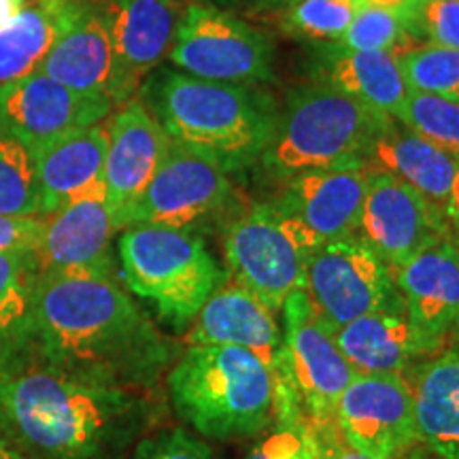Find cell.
I'll list each match as a JSON object with an SVG mask.
<instances>
[{
	"instance_id": "cell-1",
	"label": "cell",
	"mask_w": 459,
	"mask_h": 459,
	"mask_svg": "<svg viewBox=\"0 0 459 459\" xmlns=\"http://www.w3.org/2000/svg\"><path fill=\"white\" fill-rule=\"evenodd\" d=\"M39 361L85 381L152 387L172 347L113 273H43L32 294Z\"/></svg>"
},
{
	"instance_id": "cell-30",
	"label": "cell",
	"mask_w": 459,
	"mask_h": 459,
	"mask_svg": "<svg viewBox=\"0 0 459 459\" xmlns=\"http://www.w3.org/2000/svg\"><path fill=\"white\" fill-rule=\"evenodd\" d=\"M358 9L353 0H287L268 20L287 37L325 45L341 41Z\"/></svg>"
},
{
	"instance_id": "cell-6",
	"label": "cell",
	"mask_w": 459,
	"mask_h": 459,
	"mask_svg": "<svg viewBox=\"0 0 459 459\" xmlns=\"http://www.w3.org/2000/svg\"><path fill=\"white\" fill-rule=\"evenodd\" d=\"M122 281L156 307L170 328L187 330L226 274L194 230L126 228L117 240Z\"/></svg>"
},
{
	"instance_id": "cell-31",
	"label": "cell",
	"mask_w": 459,
	"mask_h": 459,
	"mask_svg": "<svg viewBox=\"0 0 459 459\" xmlns=\"http://www.w3.org/2000/svg\"><path fill=\"white\" fill-rule=\"evenodd\" d=\"M395 122L459 160V102L409 90Z\"/></svg>"
},
{
	"instance_id": "cell-25",
	"label": "cell",
	"mask_w": 459,
	"mask_h": 459,
	"mask_svg": "<svg viewBox=\"0 0 459 459\" xmlns=\"http://www.w3.org/2000/svg\"><path fill=\"white\" fill-rule=\"evenodd\" d=\"M336 342L358 375H404L417 359L434 355L404 307L349 321L336 328Z\"/></svg>"
},
{
	"instance_id": "cell-5",
	"label": "cell",
	"mask_w": 459,
	"mask_h": 459,
	"mask_svg": "<svg viewBox=\"0 0 459 459\" xmlns=\"http://www.w3.org/2000/svg\"><path fill=\"white\" fill-rule=\"evenodd\" d=\"M392 119L328 85H304L279 108L262 166L283 181L308 170L368 166L372 141Z\"/></svg>"
},
{
	"instance_id": "cell-11",
	"label": "cell",
	"mask_w": 459,
	"mask_h": 459,
	"mask_svg": "<svg viewBox=\"0 0 459 459\" xmlns=\"http://www.w3.org/2000/svg\"><path fill=\"white\" fill-rule=\"evenodd\" d=\"M232 198V183L220 164L170 139L166 156L145 192L117 215L115 226L194 230L220 215Z\"/></svg>"
},
{
	"instance_id": "cell-2",
	"label": "cell",
	"mask_w": 459,
	"mask_h": 459,
	"mask_svg": "<svg viewBox=\"0 0 459 459\" xmlns=\"http://www.w3.org/2000/svg\"><path fill=\"white\" fill-rule=\"evenodd\" d=\"M147 412L130 389L39 359L0 378V436L26 459H107L141 432Z\"/></svg>"
},
{
	"instance_id": "cell-8",
	"label": "cell",
	"mask_w": 459,
	"mask_h": 459,
	"mask_svg": "<svg viewBox=\"0 0 459 459\" xmlns=\"http://www.w3.org/2000/svg\"><path fill=\"white\" fill-rule=\"evenodd\" d=\"M285 387L296 415V429L304 421L334 423L336 402L358 377L336 342V328L317 313L307 291L296 290L283 307ZM336 426V423H334Z\"/></svg>"
},
{
	"instance_id": "cell-45",
	"label": "cell",
	"mask_w": 459,
	"mask_h": 459,
	"mask_svg": "<svg viewBox=\"0 0 459 459\" xmlns=\"http://www.w3.org/2000/svg\"><path fill=\"white\" fill-rule=\"evenodd\" d=\"M353 3H355V4H358V7H359V0H353Z\"/></svg>"
},
{
	"instance_id": "cell-43",
	"label": "cell",
	"mask_w": 459,
	"mask_h": 459,
	"mask_svg": "<svg viewBox=\"0 0 459 459\" xmlns=\"http://www.w3.org/2000/svg\"><path fill=\"white\" fill-rule=\"evenodd\" d=\"M334 459H370V457H366V455H361V453H358V451H353V449H342L341 453H338V455L334 457Z\"/></svg>"
},
{
	"instance_id": "cell-21",
	"label": "cell",
	"mask_w": 459,
	"mask_h": 459,
	"mask_svg": "<svg viewBox=\"0 0 459 459\" xmlns=\"http://www.w3.org/2000/svg\"><path fill=\"white\" fill-rule=\"evenodd\" d=\"M107 126L77 128L28 147L37 166L43 217L105 189Z\"/></svg>"
},
{
	"instance_id": "cell-44",
	"label": "cell",
	"mask_w": 459,
	"mask_h": 459,
	"mask_svg": "<svg viewBox=\"0 0 459 459\" xmlns=\"http://www.w3.org/2000/svg\"><path fill=\"white\" fill-rule=\"evenodd\" d=\"M451 338H459V324H457V328H455V332H453Z\"/></svg>"
},
{
	"instance_id": "cell-32",
	"label": "cell",
	"mask_w": 459,
	"mask_h": 459,
	"mask_svg": "<svg viewBox=\"0 0 459 459\" xmlns=\"http://www.w3.org/2000/svg\"><path fill=\"white\" fill-rule=\"evenodd\" d=\"M398 62L409 90L459 102V49L417 45Z\"/></svg>"
},
{
	"instance_id": "cell-38",
	"label": "cell",
	"mask_w": 459,
	"mask_h": 459,
	"mask_svg": "<svg viewBox=\"0 0 459 459\" xmlns=\"http://www.w3.org/2000/svg\"><path fill=\"white\" fill-rule=\"evenodd\" d=\"M209 3L228 11V13L255 17V20H268V17L283 7L287 0H209Z\"/></svg>"
},
{
	"instance_id": "cell-36",
	"label": "cell",
	"mask_w": 459,
	"mask_h": 459,
	"mask_svg": "<svg viewBox=\"0 0 459 459\" xmlns=\"http://www.w3.org/2000/svg\"><path fill=\"white\" fill-rule=\"evenodd\" d=\"M247 459H319L313 445L294 428H281L257 445Z\"/></svg>"
},
{
	"instance_id": "cell-17",
	"label": "cell",
	"mask_w": 459,
	"mask_h": 459,
	"mask_svg": "<svg viewBox=\"0 0 459 459\" xmlns=\"http://www.w3.org/2000/svg\"><path fill=\"white\" fill-rule=\"evenodd\" d=\"M392 273L411 324L438 353L459 324V247L445 237Z\"/></svg>"
},
{
	"instance_id": "cell-12",
	"label": "cell",
	"mask_w": 459,
	"mask_h": 459,
	"mask_svg": "<svg viewBox=\"0 0 459 459\" xmlns=\"http://www.w3.org/2000/svg\"><path fill=\"white\" fill-rule=\"evenodd\" d=\"M334 423L349 449L370 459H400L419 440L409 378L358 375L336 402Z\"/></svg>"
},
{
	"instance_id": "cell-10",
	"label": "cell",
	"mask_w": 459,
	"mask_h": 459,
	"mask_svg": "<svg viewBox=\"0 0 459 459\" xmlns=\"http://www.w3.org/2000/svg\"><path fill=\"white\" fill-rule=\"evenodd\" d=\"M302 290L334 328L368 313L402 307L394 273L358 237L319 245L307 262Z\"/></svg>"
},
{
	"instance_id": "cell-22",
	"label": "cell",
	"mask_w": 459,
	"mask_h": 459,
	"mask_svg": "<svg viewBox=\"0 0 459 459\" xmlns=\"http://www.w3.org/2000/svg\"><path fill=\"white\" fill-rule=\"evenodd\" d=\"M311 71L317 83L342 91L394 119L409 96L398 56L385 51L347 49L338 43L315 45Z\"/></svg>"
},
{
	"instance_id": "cell-16",
	"label": "cell",
	"mask_w": 459,
	"mask_h": 459,
	"mask_svg": "<svg viewBox=\"0 0 459 459\" xmlns=\"http://www.w3.org/2000/svg\"><path fill=\"white\" fill-rule=\"evenodd\" d=\"M189 344H228L254 353L285 387V342L274 311L230 277L204 302L192 321Z\"/></svg>"
},
{
	"instance_id": "cell-4",
	"label": "cell",
	"mask_w": 459,
	"mask_h": 459,
	"mask_svg": "<svg viewBox=\"0 0 459 459\" xmlns=\"http://www.w3.org/2000/svg\"><path fill=\"white\" fill-rule=\"evenodd\" d=\"M175 411L209 438H249L281 417L277 378L254 353L189 344L169 375Z\"/></svg>"
},
{
	"instance_id": "cell-41",
	"label": "cell",
	"mask_w": 459,
	"mask_h": 459,
	"mask_svg": "<svg viewBox=\"0 0 459 459\" xmlns=\"http://www.w3.org/2000/svg\"><path fill=\"white\" fill-rule=\"evenodd\" d=\"M0 459H26V457L22 455V453L17 451L7 438H3V436H0Z\"/></svg>"
},
{
	"instance_id": "cell-15",
	"label": "cell",
	"mask_w": 459,
	"mask_h": 459,
	"mask_svg": "<svg viewBox=\"0 0 459 459\" xmlns=\"http://www.w3.org/2000/svg\"><path fill=\"white\" fill-rule=\"evenodd\" d=\"M113 108L107 96L77 94L39 71L0 88V126L28 147L100 124Z\"/></svg>"
},
{
	"instance_id": "cell-3",
	"label": "cell",
	"mask_w": 459,
	"mask_h": 459,
	"mask_svg": "<svg viewBox=\"0 0 459 459\" xmlns=\"http://www.w3.org/2000/svg\"><path fill=\"white\" fill-rule=\"evenodd\" d=\"M166 134L226 172L255 164L268 147L279 107L255 85L220 83L162 68L143 88Z\"/></svg>"
},
{
	"instance_id": "cell-24",
	"label": "cell",
	"mask_w": 459,
	"mask_h": 459,
	"mask_svg": "<svg viewBox=\"0 0 459 459\" xmlns=\"http://www.w3.org/2000/svg\"><path fill=\"white\" fill-rule=\"evenodd\" d=\"M113 51L100 0H85L71 26L45 56L39 73L85 96H107Z\"/></svg>"
},
{
	"instance_id": "cell-35",
	"label": "cell",
	"mask_w": 459,
	"mask_h": 459,
	"mask_svg": "<svg viewBox=\"0 0 459 459\" xmlns=\"http://www.w3.org/2000/svg\"><path fill=\"white\" fill-rule=\"evenodd\" d=\"M132 459H217L209 445L186 429H166L143 438Z\"/></svg>"
},
{
	"instance_id": "cell-7",
	"label": "cell",
	"mask_w": 459,
	"mask_h": 459,
	"mask_svg": "<svg viewBox=\"0 0 459 459\" xmlns=\"http://www.w3.org/2000/svg\"><path fill=\"white\" fill-rule=\"evenodd\" d=\"M319 245L277 204H254L223 232L228 277L279 311L287 296L304 287L307 262Z\"/></svg>"
},
{
	"instance_id": "cell-33",
	"label": "cell",
	"mask_w": 459,
	"mask_h": 459,
	"mask_svg": "<svg viewBox=\"0 0 459 459\" xmlns=\"http://www.w3.org/2000/svg\"><path fill=\"white\" fill-rule=\"evenodd\" d=\"M338 45L347 49L385 51V54L402 56L404 51L417 48L419 43L406 32L398 11L364 4L355 11L353 22Z\"/></svg>"
},
{
	"instance_id": "cell-13",
	"label": "cell",
	"mask_w": 459,
	"mask_h": 459,
	"mask_svg": "<svg viewBox=\"0 0 459 459\" xmlns=\"http://www.w3.org/2000/svg\"><path fill=\"white\" fill-rule=\"evenodd\" d=\"M445 237H449L446 217L432 203L392 172L368 166L358 238L387 264L389 271Z\"/></svg>"
},
{
	"instance_id": "cell-14",
	"label": "cell",
	"mask_w": 459,
	"mask_h": 459,
	"mask_svg": "<svg viewBox=\"0 0 459 459\" xmlns=\"http://www.w3.org/2000/svg\"><path fill=\"white\" fill-rule=\"evenodd\" d=\"M111 37L108 100L122 107L170 54L183 15L179 0H100Z\"/></svg>"
},
{
	"instance_id": "cell-9",
	"label": "cell",
	"mask_w": 459,
	"mask_h": 459,
	"mask_svg": "<svg viewBox=\"0 0 459 459\" xmlns=\"http://www.w3.org/2000/svg\"><path fill=\"white\" fill-rule=\"evenodd\" d=\"M273 57L274 45L266 34L209 0L186 4L169 54L181 73L238 85L273 82Z\"/></svg>"
},
{
	"instance_id": "cell-28",
	"label": "cell",
	"mask_w": 459,
	"mask_h": 459,
	"mask_svg": "<svg viewBox=\"0 0 459 459\" xmlns=\"http://www.w3.org/2000/svg\"><path fill=\"white\" fill-rule=\"evenodd\" d=\"M83 3L85 0H30L13 22L0 28V88L39 71Z\"/></svg>"
},
{
	"instance_id": "cell-42",
	"label": "cell",
	"mask_w": 459,
	"mask_h": 459,
	"mask_svg": "<svg viewBox=\"0 0 459 459\" xmlns=\"http://www.w3.org/2000/svg\"><path fill=\"white\" fill-rule=\"evenodd\" d=\"M402 3H404V0H359V7H364V4H372V7L395 9V7H400Z\"/></svg>"
},
{
	"instance_id": "cell-20",
	"label": "cell",
	"mask_w": 459,
	"mask_h": 459,
	"mask_svg": "<svg viewBox=\"0 0 459 459\" xmlns=\"http://www.w3.org/2000/svg\"><path fill=\"white\" fill-rule=\"evenodd\" d=\"M366 187L368 166L308 170L287 181L274 204L324 245L358 237Z\"/></svg>"
},
{
	"instance_id": "cell-34",
	"label": "cell",
	"mask_w": 459,
	"mask_h": 459,
	"mask_svg": "<svg viewBox=\"0 0 459 459\" xmlns=\"http://www.w3.org/2000/svg\"><path fill=\"white\" fill-rule=\"evenodd\" d=\"M395 11L419 45L459 49V0H404Z\"/></svg>"
},
{
	"instance_id": "cell-18",
	"label": "cell",
	"mask_w": 459,
	"mask_h": 459,
	"mask_svg": "<svg viewBox=\"0 0 459 459\" xmlns=\"http://www.w3.org/2000/svg\"><path fill=\"white\" fill-rule=\"evenodd\" d=\"M45 220L41 238L30 251L37 274L43 273H113L111 240L115 217L107 194L74 200Z\"/></svg>"
},
{
	"instance_id": "cell-19",
	"label": "cell",
	"mask_w": 459,
	"mask_h": 459,
	"mask_svg": "<svg viewBox=\"0 0 459 459\" xmlns=\"http://www.w3.org/2000/svg\"><path fill=\"white\" fill-rule=\"evenodd\" d=\"M105 126L107 204L117 220L145 192L169 152L170 136L139 99L119 107Z\"/></svg>"
},
{
	"instance_id": "cell-29",
	"label": "cell",
	"mask_w": 459,
	"mask_h": 459,
	"mask_svg": "<svg viewBox=\"0 0 459 459\" xmlns=\"http://www.w3.org/2000/svg\"><path fill=\"white\" fill-rule=\"evenodd\" d=\"M0 215L43 217L37 166L26 143L0 126Z\"/></svg>"
},
{
	"instance_id": "cell-40",
	"label": "cell",
	"mask_w": 459,
	"mask_h": 459,
	"mask_svg": "<svg viewBox=\"0 0 459 459\" xmlns=\"http://www.w3.org/2000/svg\"><path fill=\"white\" fill-rule=\"evenodd\" d=\"M30 0H0V28L13 22Z\"/></svg>"
},
{
	"instance_id": "cell-23",
	"label": "cell",
	"mask_w": 459,
	"mask_h": 459,
	"mask_svg": "<svg viewBox=\"0 0 459 459\" xmlns=\"http://www.w3.org/2000/svg\"><path fill=\"white\" fill-rule=\"evenodd\" d=\"M415 398L417 438L438 459H459V338L404 372Z\"/></svg>"
},
{
	"instance_id": "cell-27",
	"label": "cell",
	"mask_w": 459,
	"mask_h": 459,
	"mask_svg": "<svg viewBox=\"0 0 459 459\" xmlns=\"http://www.w3.org/2000/svg\"><path fill=\"white\" fill-rule=\"evenodd\" d=\"M37 283L30 251L0 254V378L39 359L32 294Z\"/></svg>"
},
{
	"instance_id": "cell-37",
	"label": "cell",
	"mask_w": 459,
	"mask_h": 459,
	"mask_svg": "<svg viewBox=\"0 0 459 459\" xmlns=\"http://www.w3.org/2000/svg\"><path fill=\"white\" fill-rule=\"evenodd\" d=\"M45 228L43 217L0 215V254L3 251H32Z\"/></svg>"
},
{
	"instance_id": "cell-26",
	"label": "cell",
	"mask_w": 459,
	"mask_h": 459,
	"mask_svg": "<svg viewBox=\"0 0 459 459\" xmlns=\"http://www.w3.org/2000/svg\"><path fill=\"white\" fill-rule=\"evenodd\" d=\"M368 166L392 172L446 213L457 160L392 119L372 141ZM446 217V215H445Z\"/></svg>"
},
{
	"instance_id": "cell-39",
	"label": "cell",
	"mask_w": 459,
	"mask_h": 459,
	"mask_svg": "<svg viewBox=\"0 0 459 459\" xmlns=\"http://www.w3.org/2000/svg\"><path fill=\"white\" fill-rule=\"evenodd\" d=\"M446 226H449V237L453 243L459 247V160H457V170L455 179H453L449 204H446Z\"/></svg>"
}]
</instances>
